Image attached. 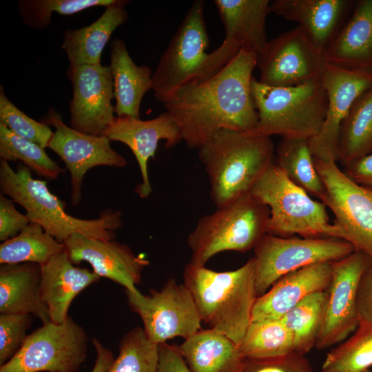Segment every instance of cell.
I'll use <instances>...</instances> for the list:
<instances>
[{"label": "cell", "instance_id": "1", "mask_svg": "<svg viewBox=\"0 0 372 372\" xmlns=\"http://www.w3.org/2000/svg\"><path fill=\"white\" fill-rule=\"evenodd\" d=\"M257 57L240 49L215 75L183 87L163 104L189 148L199 149L223 130H255L258 116L251 83Z\"/></svg>", "mask_w": 372, "mask_h": 372}, {"label": "cell", "instance_id": "2", "mask_svg": "<svg viewBox=\"0 0 372 372\" xmlns=\"http://www.w3.org/2000/svg\"><path fill=\"white\" fill-rule=\"evenodd\" d=\"M183 278L201 321L238 346L251 322L258 298L254 258L229 271H216L188 262Z\"/></svg>", "mask_w": 372, "mask_h": 372}, {"label": "cell", "instance_id": "3", "mask_svg": "<svg viewBox=\"0 0 372 372\" xmlns=\"http://www.w3.org/2000/svg\"><path fill=\"white\" fill-rule=\"evenodd\" d=\"M274 149L270 137L231 130L219 131L198 149L217 208L251 193L273 163Z\"/></svg>", "mask_w": 372, "mask_h": 372}, {"label": "cell", "instance_id": "4", "mask_svg": "<svg viewBox=\"0 0 372 372\" xmlns=\"http://www.w3.org/2000/svg\"><path fill=\"white\" fill-rule=\"evenodd\" d=\"M0 189L3 194L21 205L30 223L63 242L74 234L101 240H114L115 231L123 226L120 210L106 209L97 218L73 217L65 211L64 201L49 190L46 181L35 179L31 170L19 163L14 171L0 159Z\"/></svg>", "mask_w": 372, "mask_h": 372}, {"label": "cell", "instance_id": "5", "mask_svg": "<svg viewBox=\"0 0 372 372\" xmlns=\"http://www.w3.org/2000/svg\"><path fill=\"white\" fill-rule=\"evenodd\" d=\"M251 94L258 121L251 134L311 139L325 119L328 97L321 79L289 87H273L252 78Z\"/></svg>", "mask_w": 372, "mask_h": 372}, {"label": "cell", "instance_id": "6", "mask_svg": "<svg viewBox=\"0 0 372 372\" xmlns=\"http://www.w3.org/2000/svg\"><path fill=\"white\" fill-rule=\"evenodd\" d=\"M250 194L269 209L267 234L285 238L297 234L342 239L340 229L329 223L327 206L312 199L276 163L270 164Z\"/></svg>", "mask_w": 372, "mask_h": 372}, {"label": "cell", "instance_id": "7", "mask_svg": "<svg viewBox=\"0 0 372 372\" xmlns=\"http://www.w3.org/2000/svg\"><path fill=\"white\" fill-rule=\"evenodd\" d=\"M269 209L249 194L201 217L187 237L189 262L205 266L225 251L246 252L266 234Z\"/></svg>", "mask_w": 372, "mask_h": 372}, {"label": "cell", "instance_id": "8", "mask_svg": "<svg viewBox=\"0 0 372 372\" xmlns=\"http://www.w3.org/2000/svg\"><path fill=\"white\" fill-rule=\"evenodd\" d=\"M204 1L191 5L152 74L156 99L165 103L183 87L200 81L207 60L209 39Z\"/></svg>", "mask_w": 372, "mask_h": 372}, {"label": "cell", "instance_id": "9", "mask_svg": "<svg viewBox=\"0 0 372 372\" xmlns=\"http://www.w3.org/2000/svg\"><path fill=\"white\" fill-rule=\"evenodd\" d=\"M254 249L258 297L285 274L318 262H335L355 251L351 243L338 238H285L269 234Z\"/></svg>", "mask_w": 372, "mask_h": 372}, {"label": "cell", "instance_id": "10", "mask_svg": "<svg viewBox=\"0 0 372 372\" xmlns=\"http://www.w3.org/2000/svg\"><path fill=\"white\" fill-rule=\"evenodd\" d=\"M88 337L69 316L49 322L28 334L23 346L0 372H76L87 358Z\"/></svg>", "mask_w": 372, "mask_h": 372}, {"label": "cell", "instance_id": "11", "mask_svg": "<svg viewBox=\"0 0 372 372\" xmlns=\"http://www.w3.org/2000/svg\"><path fill=\"white\" fill-rule=\"evenodd\" d=\"M315 167L326 190L322 202L329 207L342 239L365 254L372 265V187L348 177L334 161L313 156Z\"/></svg>", "mask_w": 372, "mask_h": 372}, {"label": "cell", "instance_id": "12", "mask_svg": "<svg viewBox=\"0 0 372 372\" xmlns=\"http://www.w3.org/2000/svg\"><path fill=\"white\" fill-rule=\"evenodd\" d=\"M125 293L130 309L140 316L147 337L156 344L176 337L185 340L201 329L190 291L175 279H169L158 291L152 289L149 295L138 290Z\"/></svg>", "mask_w": 372, "mask_h": 372}, {"label": "cell", "instance_id": "13", "mask_svg": "<svg viewBox=\"0 0 372 372\" xmlns=\"http://www.w3.org/2000/svg\"><path fill=\"white\" fill-rule=\"evenodd\" d=\"M324 52L297 25L267 42L257 57L261 83L289 87L321 79Z\"/></svg>", "mask_w": 372, "mask_h": 372}, {"label": "cell", "instance_id": "14", "mask_svg": "<svg viewBox=\"0 0 372 372\" xmlns=\"http://www.w3.org/2000/svg\"><path fill=\"white\" fill-rule=\"evenodd\" d=\"M269 0L214 1L225 28L221 45L208 54L201 77L206 80L223 69L240 50L258 56L267 44L266 19Z\"/></svg>", "mask_w": 372, "mask_h": 372}, {"label": "cell", "instance_id": "15", "mask_svg": "<svg viewBox=\"0 0 372 372\" xmlns=\"http://www.w3.org/2000/svg\"><path fill=\"white\" fill-rule=\"evenodd\" d=\"M371 266L369 258L359 251L333 262L323 321L316 345L318 349H326L344 342L358 327V287L361 277Z\"/></svg>", "mask_w": 372, "mask_h": 372}, {"label": "cell", "instance_id": "16", "mask_svg": "<svg viewBox=\"0 0 372 372\" xmlns=\"http://www.w3.org/2000/svg\"><path fill=\"white\" fill-rule=\"evenodd\" d=\"M41 120L55 128L48 147L60 156L70 172L73 205L81 200L82 183L89 169L100 165L123 167L127 164L125 158L112 148L107 136L90 135L68 127L53 108Z\"/></svg>", "mask_w": 372, "mask_h": 372}, {"label": "cell", "instance_id": "17", "mask_svg": "<svg viewBox=\"0 0 372 372\" xmlns=\"http://www.w3.org/2000/svg\"><path fill=\"white\" fill-rule=\"evenodd\" d=\"M67 76L73 94L69 103L71 127L81 132L103 136L114 118V79L110 66L70 64Z\"/></svg>", "mask_w": 372, "mask_h": 372}, {"label": "cell", "instance_id": "18", "mask_svg": "<svg viewBox=\"0 0 372 372\" xmlns=\"http://www.w3.org/2000/svg\"><path fill=\"white\" fill-rule=\"evenodd\" d=\"M328 105L320 132L309 140L314 157L323 161L339 160L338 141L341 124L354 101L372 87V75L349 71L327 63L321 76Z\"/></svg>", "mask_w": 372, "mask_h": 372}, {"label": "cell", "instance_id": "19", "mask_svg": "<svg viewBox=\"0 0 372 372\" xmlns=\"http://www.w3.org/2000/svg\"><path fill=\"white\" fill-rule=\"evenodd\" d=\"M63 242L73 264L85 261L100 278H108L130 292L138 290L142 272L149 264L143 255H136L128 245L114 240L74 234Z\"/></svg>", "mask_w": 372, "mask_h": 372}, {"label": "cell", "instance_id": "20", "mask_svg": "<svg viewBox=\"0 0 372 372\" xmlns=\"http://www.w3.org/2000/svg\"><path fill=\"white\" fill-rule=\"evenodd\" d=\"M103 136L110 141L125 144L132 150L142 180L135 192L142 198H147L152 192L147 163L154 156L160 141H165V148L175 147L183 141L178 125L167 111L147 121L128 116L115 117Z\"/></svg>", "mask_w": 372, "mask_h": 372}, {"label": "cell", "instance_id": "21", "mask_svg": "<svg viewBox=\"0 0 372 372\" xmlns=\"http://www.w3.org/2000/svg\"><path fill=\"white\" fill-rule=\"evenodd\" d=\"M334 262L312 264L280 278L256 300L251 322L280 319L308 296L326 291Z\"/></svg>", "mask_w": 372, "mask_h": 372}, {"label": "cell", "instance_id": "22", "mask_svg": "<svg viewBox=\"0 0 372 372\" xmlns=\"http://www.w3.org/2000/svg\"><path fill=\"white\" fill-rule=\"evenodd\" d=\"M353 0H273L270 12L296 21L311 41L324 51L344 25L355 4Z\"/></svg>", "mask_w": 372, "mask_h": 372}, {"label": "cell", "instance_id": "23", "mask_svg": "<svg viewBox=\"0 0 372 372\" xmlns=\"http://www.w3.org/2000/svg\"><path fill=\"white\" fill-rule=\"evenodd\" d=\"M327 63L372 75V0H360L338 34L325 48Z\"/></svg>", "mask_w": 372, "mask_h": 372}, {"label": "cell", "instance_id": "24", "mask_svg": "<svg viewBox=\"0 0 372 372\" xmlns=\"http://www.w3.org/2000/svg\"><path fill=\"white\" fill-rule=\"evenodd\" d=\"M99 279L93 271L74 266L66 250L41 265V296L50 321L56 324L65 322L76 296Z\"/></svg>", "mask_w": 372, "mask_h": 372}, {"label": "cell", "instance_id": "25", "mask_svg": "<svg viewBox=\"0 0 372 372\" xmlns=\"http://www.w3.org/2000/svg\"><path fill=\"white\" fill-rule=\"evenodd\" d=\"M41 265L32 262L1 265L0 313L31 314L42 324L50 322L40 291Z\"/></svg>", "mask_w": 372, "mask_h": 372}, {"label": "cell", "instance_id": "26", "mask_svg": "<svg viewBox=\"0 0 372 372\" xmlns=\"http://www.w3.org/2000/svg\"><path fill=\"white\" fill-rule=\"evenodd\" d=\"M129 3L114 0L92 24L65 31L61 48L70 64H101V53L112 34L128 19L125 6Z\"/></svg>", "mask_w": 372, "mask_h": 372}, {"label": "cell", "instance_id": "27", "mask_svg": "<svg viewBox=\"0 0 372 372\" xmlns=\"http://www.w3.org/2000/svg\"><path fill=\"white\" fill-rule=\"evenodd\" d=\"M110 67L114 79L117 117L140 118L143 97L152 89L151 68L137 65L130 56L124 41L120 39L111 43Z\"/></svg>", "mask_w": 372, "mask_h": 372}, {"label": "cell", "instance_id": "28", "mask_svg": "<svg viewBox=\"0 0 372 372\" xmlns=\"http://www.w3.org/2000/svg\"><path fill=\"white\" fill-rule=\"evenodd\" d=\"M192 372H239L245 360L238 346L213 329H200L178 346Z\"/></svg>", "mask_w": 372, "mask_h": 372}, {"label": "cell", "instance_id": "29", "mask_svg": "<svg viewBox=\"0 0 372 372\" xmlns=\"http://www.w3.org/2000/svg\"><path fill=\"white\" fill-rule=\"evenodd\" d=\"M372 153V87L353 103L339 134L338 156L344 166Z\"/></svg>", "mask_w": 372, "mask_h": 372}, {"label": "cell", "instance_id": "30", "mask_svg": "<svg viewBox=\"0 0 372 372\" xmlns=\"http://www.w3.org/2000/svg\"><path fill=\"white\" fill-rule=\"evenodd\" d=\"M276 163L293 183L323 200L325 187L315 167L309 139L282 138L276 148Z\"/></svg>", "mask_w": 372, "mask_h": 372}, {"label": "cell", "instance_id": "31", "mask_svg": "<svg viewBox=\"0 0 372 372\" xmlns=\"http://www.w3.org/2000/svg\"><path fill=\"white\" fill-rule=\"evenodd\" d=\"M65 250L63 242L46 233L38 224L30 223L17 236L0 245V264H45Z\"/></svg>", "mask_w": 372, "mask_h": 372}, {"label": "cell", "instance_id": "32", "mask_svg": "<svg viewBox=\"0 0 372 372\" xmlns=\"http://www.w3.org/2000/svg\"><path fill=\"white\" fill-rule=\"evenodd\" d=\"M327 299V290L313 293L280 318L293 336L295 353L304 355L316 347Z\"/></svg>", "mask_w": 372, "mask_h": 372}, {"label": "cell", "instance_id": "33", "mask_svg": "<svg viewBox=\"0 0 372 372\" xmlns=\"http://www.w3.org/2000/svg\"><path fill=\"white\" fill-rule=\"evenodd\" d=\"M238 348L245 358L252 359L295 353L293 336L280 319L251 322Z\"/></svg>", "mask_w": 372, "mask_h": 372}, {"label": "cell", "instance_id": "34", "mask_svg": "<svg viewBox=\"0 0 372 372\" xmlns=\"http://www.w3.org/2000/svg\"><path fill=\"white\" fill-rule=\"evenodd\" d=\"M45 148L21 137L0 123V157L6 161H16L28 167L39 176L55 180L65 172L45 153Z\"/></svg>", "mask_w": 372, "mask_h": 372}, {"label": "cell", "instance_id": "35", "mask_svg": "<svg viewBox=\"0 0 372 372\" xmlns=\"http://www.w3.org/2000/svg\"><path fill=\"white\" fill-rule=\"evenodd\" d=\"M158 362V344L136 327L121 339L118 355L107 372H156Z\"/></svg>", "mask_w": 372, "mask_h": 372}, {"label": "cell", "instance_id": "36", "mask_svg": "<svg viewBox=\"0 0 372 372\" xmlns=\"http://www.w3.org/2000/svg\"><path fill=\"white\" fill-rule=\"evenodd\" d=\"M372 366V330L357 329L327 355L322 372H363Z\"/></svg>", "mask_w": 372, "mask_h": 372}, {"label": "cell", "instance_id": "37", "mask_svg": "<svg viewBox=\"0 0 372 372\" xmlns=\"http://www.w3.org/2000/svg\"><path fill=\"white\" fill-rule=\"evenodd\" d=\"M114 0H19V14L23 22L37 30H44L51 23L52 13L74 14L94 6H107Z\"/></svg>", "mask_w": 372, "mask_h": 372}, {"label": "cell", "instance_id": "38", "mask_svg": "<svg viewBox=\"0 0 372 372\" xmlns=\"http://www.w3.org/2000/svg\"><path fill=\"white\" fill-rule=\"evenodd\" d=\"M0 123L15 134L48 147L53 132L48 125L38 122L21 111L5 95L0 86Z\"/></svg>", "mask_w": 372, "mask_h": 372}, {"label": "cell", "instance_id": "39", "mask_svg": "<svg viewBox=\"0 0 372 372\" xmlns=\"http://www.w3.org/2000/svg\"><path fill=\"white\" fill-rule=\"evenodd\" d=\"M33 322L31 314L0 313V366L20 350Z\"/></svg>", "mask_w": 372, "mask_h": 372}, {"label": "cell", "instance_id": "40", "mask_svg": "<svg viewBox=\"0 0 372 372\" xmlns=\"http://www.w3.org/2000/svg\"><path fill=\"white\" fill-rule=\"evenodd\" d=\"M239 372H314L304 355L291 353L280 357L245 358Z\"/></svg>", "mask_w": 372, "mask_h": 372}, {"label": "cell", "instance_id": "41", "mask_svg": "<svg viewBox=\"0 0 372 372\" xmlns=\"http://www.w3.org/2000/svg\"><path fill=\"white\" fill-rule=\"evenodd\" d=\"M26 214L16 209L13 200L0 195V240L4 242L17 236L29 223Z\"/></svg>", "mask_w": 372, "mask_h": 372}, {"label": "cell", "instance_id": "42", "mask_svg": "<svg viewBox=\"0 0 372 372\" xmlns=\"http://www.w3.org/2000/svg\"><path fill=\"white\" fill-rule=\"evenodd\" d=\"M356 308L359 320L357 329L372 330V266L362 275L358 284Z\"/></svg>", "mask_w": 372, "mask_h": 372}, {"label": "cell", "instance_id": "43", "mask_svg": "<svg viewBox=\"0 0 372 372\" xmlns=\"http://www.w3.org/2000/svg\"><path fill=\"white\" fill-rule=\"evenodd\" d=\"M156 372H192L185 362L178 346L167 342L158 344Z\"/></svg>", "mask_w": 372, "mask_h": 372}, {"label": "cell", "instance_id": "44", "mask_svg": "<svg viewBox=\"0 0 372 372\" xmlns=\"http://www.w3.org/2000/svg\"><path fill=\"white\" fill-rule=\"evenodd\" d=\"M342 171L355 183L372 187V153L344 165Z\"/></svg>", "mask_w": 372, "mask_h": 372}, {"label": "cell", "instance_id": "45", "mask_svg": "<svg viewBox=\"0 0 372 372\" xmlns=\"http://www.w3.org/2000/svg\"><path fill=\"white\" fill-rule=\"evenodd\" d=\"M96 351V358L91 372H107L114 360L112 352L97 338H92Z\"/></svg>", "mask_w": 372, "mask_h": 372}, {"label": "cell", "instance_id": "46", "mask_svg": "<svg viewBox=\"0 0 372 372\" xmlns=\"http://www.w3.org/2000/svg\"><path fill=\"white\" fill-rule=\"evenodd\" d=\"M363 372H372V371H371L370 369H368V370L364 371H363Z\"/></svg>", "mask_w": 372, "mask_h": 372}]
</instances>
